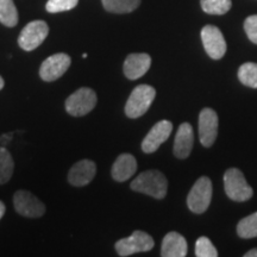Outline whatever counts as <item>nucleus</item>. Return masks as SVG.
<instances>
[{
	"instance_id": "14",
	"label": "nucleus",
	"mask_w": 257,
	"mask_h": 257,
	"mask_svg": "<svg viewBox=\"0 0 257 257\" xmlns=\"http://www.w3.org/2000/svg\"><path fill=\"white\" fill-rule=\"evenodd\" d=\"M152 66V57L148 54H130L124 62V74L128 80H137L146 74Z\"/></svg>"
},
{
	"instance_id": "22",
	"label": "nucleus",
	"mask_w": 257,
	"mask_h": 257,
	"mask_svg": "<svg viewBox=\"0 0 257 257\" xmlns=\"http://www.w3.org/2000/svg\"><path fill=\"white\" fill-rule=\"evenodd\" d=\"M238 79L244 86L257 88V63L246 62L238 69Z\"/></svg>"
},
{
	"instance_id": "23",
	"label": "nucleus",
	"mask_w": 257,
	"mask_h": 257,
	"mask_svg": "<svg viewBox=\"0 0 257 257\" xmlns=\"http://www.w3.org/2000/svg\"><path fill=\"white\" fill-rule=\"evenodd\" d=\"M202 11L208 15H225L230 11L231 0H201Z\"/></svg>"
},
{
	"instance_id": "10",
	"label": "nucleus",
	"mask_w": 257,
	"mask_h": 257,
	"mask_svg": "<svg viewBox=\"0 0 257 257\" xmlns=\"http://www.w3.org/2000/svg\"><path fill=\"white\" fill-rule=\"evenodd\" d=\"M70 62H72L70 56L64 53H59L49 56L41 64V79L47 82L55 81V80L60 79L68 70Z\"/></svg>"
},
{
	"instance_id": "15",
	"label": "nucleus",
	"mask_w": 257,
	"mask_h": 257,
	"mask_svg": "<svg viewBox=\"0 0 257 257\" xmlns=\"http://www.w3.org/2000/svg\"><path fill=\"white\" fill-rule=\"evenodd\" d=\"M194 144V133L189 123H182L178 128L174 141V155L178 159H187Z\"/></svg>"
},
{
	"instance_id": "26",
	"label": "nucleus",
	"mask_w": 257,
	"mask_h": 257,
	"mask_svg": "<svg viewBox=\"0 0 257 257\" xmlns=\"http://www.w3.org/2000/svg\"><path fill=\"white\" fill-rule=\"evenodd\" d=\"M244 30L252 43L257 44V15L249 16L244 22Z\"/></svg>"
},
{
	"instance_id": "18",
	"label": "nucleus",
	"mask_w": 257,
	"mask_h": 257,
	"mask_svg": "<svg viewBox=\"0 0 257 257\" xmlns=\"http://www.w3.org/2000/svg\"><path fill=\"white\" fill-rule=\"evenodd\" d=\"M0 23L14 28L18 23V11L14 0H0Z\"/></svg>"
},
{
	"instance_id": "24",
	"label": "nucleus",
	"mask_w": 257,
	"mask_h": 257,
	"mask_svg": "<svg viewBox=\"0 0 257 257\" xmlns=\"http://www.w3.org/2000/svg\"><path fill=\"white\" fill-rule=\"evenodd\" d=\"M195 256L198 257H217L218 251L207 237H200L195 243Z\"/></svg>"
},
{
	"instance_id": "19",
	"label": "nucleus",
	"mask_w": 257,
	"mask_h": 257,
	"mask_svg": "<svg viewBox=\"0 0 257 257\" xmlns=\"http://www.w3.org/2000/svg\"><path fill=\"white\" fill-rule=\"evenodd\" d=\"M106 11L112 14H128L136 10L141 0H101Z\"/></svg>"
},
{
	"instance_id": "7",
	"label": "nucleus",
	"mask_w": 257,
	"mask_h": 257,
	"mask_svg": "<svg viewBox=\"0 0 257 257\" xmlns=\"http://www.w3.org/2000/svg\"><path fill=\"white\" fill-rule=\"evenodd\" d=\"M49 34L48 24L43 21L30 22L18 37V44L25 51H32L38 48Z\"/></svg>"
},
{
	"instance_id": "25",
	"label": "nucleus",
	"mask_w": 257,
	"mask_h": 257,
	"mask_svg": "<svg viewBox=\"0 0 257 257\" xmlns=\"http://www.w3.org/2000/svg\"><path fill=\"white\" fill-rule=\"evenodd\" d=\"M79 0H49L47 3L46 9L50 14H59V12L69 11L78 5Z\"/></svg>"
},
{
	"instance_id": "16",
	"label": "nucleus",
	"mask_w": 257,
	"mask_h": 257,
	"mask_svg": "<svg viewBox=\"0 0 257 257\" xmlns=\"http://www.w3.org/2000/svg\"><path fill=\"white\" fill-rule=\"evenodd\" d=\"M187 242L185 237L178 232H169L165 236L161 246V256L163 257H185L187 255Z\"/></svg>"
},
{
	"instance_id": "21",
	"label": "nucleus",
	"mask_w": 257,
	"mask_h": 257,
	"mask_svg": "<svg viewBox=\"0 0 257 257\" xmlns=\"http://www.w3.org/2000/svg\"><path fill=\"white\" fill-rule=\"evenodd\" d=\"M237 234L244 239L257 237V212L243 218L237 224Z\"/></svg>"
},
{
	"instance_id": "29",
	"label": "nucleus",
	"mask_w": 257,
	"mask_h": 257,
	"mask_svg": "<svg viewBox=\"0 0 257 257\" xmlns=\"http://www.w3.org/2000/svg\"><path fill=\"white\" fill-rule=\"evenodd\" d=\"M5 211H6V208H5L4 202L0 201V219H2L3 216H4V214H5Z\"/></svg>"
},
{
	"instance_id": "4",
	"label": "nucleus",
	"mask_w": 257,
	"mask_h": 257,
	"mask_svg": "<svg viewBox=\"0 0 257 257\" xmlns=\"http://www.w3.org/2000/svg\"><path fill=\"white\" fill-rule=\"evenodd\" d=\"M212 199V182L207 176H201L188 193L187 205L193 213L201 214L207 210Z\"/></svg>"
},
{
	"instance_id": "8",
	"label": "nucleus",
	"mask_w": 257,
	"mask_h": 257,
	"mask_svg": "<svg viewBox=\"0 0 257 257\" xmlns=\"http://www.w3.org/2000/svg\"><path fill=\"white\" fill-rule=\"evenodd\" d=\"M205 51L212 60H220L226 53V42L221 31L214 25H206L201 30Z\"/></svg>"
},
{
	"instance_id": "3",
	"label": "nucleus",
	"mask_w": 257,
	"mask_h": 257,
	"mask_svg": "<svg viewBox=\"0 0 257 257\" xmlns=\"http://www.w3.org/2000/svg\"><path fill=\"white\" fill-rule=\"evenodd\" d=\"M225 193L231 200L243 202L252 197L253 191L246 182L243 173L237 168H230L224 174Z\"/></svg>"
},
{
	"instance_id": "27",
	"label": "nucleus",
	"mask_w": 257,
	"mask_h": 257,
	"mask_svg": "<svg viewBox=\"0 0 257 257\" xmlns=\"http://www.w3.org/2000/svg\"><path fill=\"white\" fill-rule=\"evenodd\" d=\"M11 141H12V134H6L0 136V143H2L3 146H6V144H9Z\"/></svg>"
},
{
	"instance_id": "28",
	"label": "nucleus",
	"mask_w": 257,
	"mask_h": 257,
	"mask_svg": "<svg viewBox=\"0 0 257 257\" xmlns=\"http://www.w3.org/2000/svg\"><path fill=\"white\" fill-rule=\"evenodd\" d=\"M244 257H257V248L249 250L248 252L244 253Z\"/></svg>"
},
{
	"instance_id": "2",
	"label": "nucleus",
	"mask_w": 257,
	"mask_h": 257,
	"mask_svg": "<svg viewBox=\"0 0 257 257\" xmlns=\"http://www.w3.org/2000/svg\"><path fill=\"white\" fill-rule=\"evenodd\" d=\"M156 96L155 88L149 85H140L134 89L125 105V113L131 119L142 117L152 106Z\"/></svg>"
},
{
	"instance_id": "30",
	"label": "nucleus",
	"mask_w": 257,
	"mask_h": 257,
	"mask_svg": "<svg viewBox=\"0 0 257 257\" xmlns=\"http://www.w3.org/2000/svg\"><path fill=\"white\" fill-rule=\"evenodd\" d=\"M4 85H5V82H4V79H3L2 76H0V91H2V89L4 88Z\"/></svg>"
},
{
	"instance_id": "17",
	"label": "nucleus",
	"mask_w": 257,
	"mask_h": 257,
	"mask_svg": "<svg viewBox=\"0 0 257 257\" xmlns=\"http://www.w3.org/2000/svg\"><path fill=\"white\" fill-rule=\"evenodd\" d=\"M137 170V161L130 154H121L114 161L111 174L115 181L124 182L133 176Z\"/></svg>"
},
{
	"instance_id": "12",
	"label": "nucleus",
	"mask_w": 257,
	"mask_h": 257,
	"mask_svg": "<svg viewBox=\"0 0 257 257\" xmlns=\"http://www.w3.org/2000/svg\"><path fill=\"white\" fill-rule=\"evenodd\" d=\"M173 131V124L169 120H161L154 125L142 142V150L146 154L155 153L168 140Z\"/></svg>"
},
{
	"instance_id": "9",
	"label": "nucleus",
	"mask_w": 257,
	"mask_h": 257,
	"mask_svg": "<svg viewBox=\"0 0 257 257\" xmlns=\"http://www.w3.org/2000/svg\"><path fill=\"white\" fill-rule=\"evenodd\" d=\"M16 211L28 218L42 217L46 212V206L37 197L28 191H18L14 195Z\"/></svg>"
},
{
	"instance_id": "13",
	"label": "nucleus",
	"mask_w": 257,
	"mask_h": 257,
	"mask_svg": "<svg viewBox=\"0 0 257 257\" xmlns=\"http://www.w3.org/2000/svg\"><path fill=\"white\" fill-rule=\"evenodd\" d=\"M96 173L95 163L91 160H81L76 162L68 173V181L76 187L88 185L94 179Z\"/></svg>"
},
{
	"instance_id": "11",
	"label": "nucleus",
	"mask_w": 257,
	"mask_h": 257,
	"mask_svg": "<svg viewBox=\"0 0 257 257\" xmlns=\"http://www.w3.org/2000/svg\"><path fill=\"white\" fill-rule=\"evenodd\" d=\"M218 115L212 108H204L199 114V138L205 148L212 147L218 135Z\"/></svg>"
},
{
	"instance_id": "1",
	"label": "nucleus",
	"mask_w": 257,
	"mask_h": 257,
	"mask_svg": "<svg viewBox=\"0 0 257 257\" xmlns=\"http://www.w3.org/2000/svg\"><path fill=\"white\" fill-rule=\"evenodd\" d=\"M130 187L135 192L143 193L155 199H163L168 191V181L159 170H147L131 182Z\"/></svg>"
},
{
	"instance_id": "5",
	"label": "nucleus",
	"mask_w": 257,
	"mask_h": 257,
	"mask_svg": "<svg viewBox=\"0 0 257 257\" xmlns=\"http://www.w3.org/2000/svg\"><path fill=\"white\" fill-rule=\"evenodd\" d=\"M155 245L153 237L144 231H134L126 238L119 239L115 243V251L119 256L126 257L136 252H144L152 250Z\"/></svg>"
},
{
	"instance_id": "6",
	"label": "nucleus",
	"mask_w": 257,
	"mask_h": 257,
	"mask_svg": "<svg viewBox=\"0 0 257 257\" xmlns=\"http://www.w3.org/2000/svg\"><path fill=\"white\" fill-rule=\"evenodd\" d=\"M96 94L91 88L82 87L69 95L66 100V110L74 117H82L91 112L96 105Z\"/></svg>"
},
{
	"instance_id": "20",
	"label": "nucleus",
	"mask_w": 257,
	"mask_h": 257,
	"mask_svg": "<svg viewBox=\"0 0 257 257\" xmlns=\"http://www.w3.org/2000/svg\"><path fill=\"white\" fill-rule=\"evenodd\" d=\"M15 170V162L11 154L4 147H0V185H4L11 179Z\"/></svg>"
}]
</instances>
